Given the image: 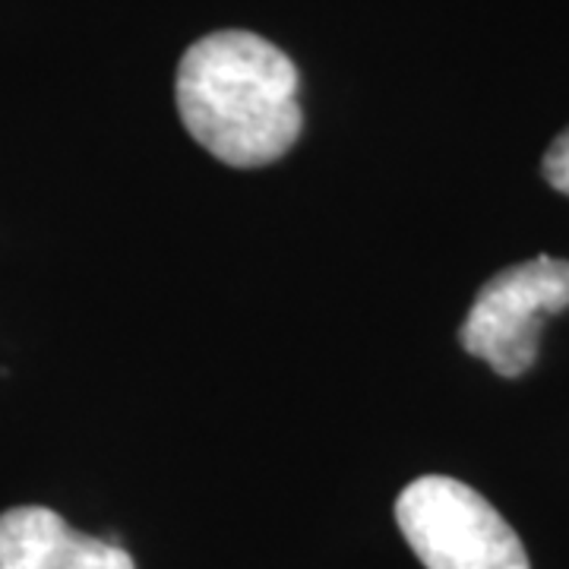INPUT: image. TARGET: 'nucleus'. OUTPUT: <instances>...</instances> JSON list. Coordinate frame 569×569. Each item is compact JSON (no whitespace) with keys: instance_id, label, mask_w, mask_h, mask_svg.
I'll use <instances>...</instances> for the list:
<instances>
[{"instance_id":"nucleus-4","label":"nucleus","mask_w":569,"mask_h":569,"mask_svg":"<svg viewBox=\"0 0 569 569\" xmlns=\"http://www.w3.org/2000/svg\"><path fill=\"white\" fill-rule=\"evenodd\" d=\"M0 569H137L133 557L102 538L70 529L54 509L0 512Z\"/></svg>"},{"instance_id":"nucleus-1","label":"nucleus","mask_w":569,"mask_h":569,"mask_svg":"<svg viewBox=\"0 0 569 569\" xmlns=\"http://www.w3.org/2000/svg\"><path fill=\"white\" fill-rule=\"evenodd\" d=\"M178 111L187 133L219 162H279L305 127L298 67L253 32H212L181 58Z\"/></svg>"},{"instance_id":"nucleus-5","label":"nucleus","mask_w":569,"mask_h":569,"mask_svg":"<svg viewBox=\"0 0 569 569\" xmlns=\"http://www.w3.org/2000/svg\"><path fill=\"white\" fill-rule=\"evenodd\" d=\"M545 178L553 190L569 197V127L550 142L548 156H545Z\"/></svg>"},{"instance_id":"nucleus-3","label":"nucleus","mask_w":569,"mask_h":569,"mask_svg":"<svg viewBox=\"0 0 569 569\" xmlns=\"http://www.w3.org/2000/svg\"><path fill=\"white\" fill-rule=\"evenodd\" d=\"M569 307V263L535 257L509 266L485 282L459 342L471 358H481L500 377H522L538 361L541 320Z\"/></svg>"},{"instance_id":"nucleus-2","label":"nucleus","mask_w":569,"mask_h":569,"mask_svg":"<svg viewBox=\"0 0 569 569\" xmlns=\"http://www.w3.org/2000/svg\"><path fill=\"white\" fill-rule=\"evenodd\" d=\"M396 522L427 569H531L512 526L456 478L411 481L396 500Z\"/></svg>"}]
</instances>
